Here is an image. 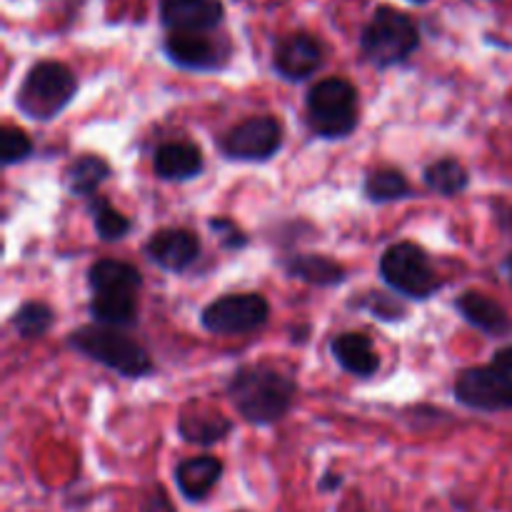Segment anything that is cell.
<instances>
[{
	"mask_svg": "<svg viewBox=\"0 0 512 512\" xmlns=\"http://www.w3.org/2000/svg\"><path fill=\"white\" fill-rule=\"evenodd\" d=\"M298 383L270 365H243L228 383V395L240 418L250 425H273L293 408Z\"/></svg>",
	"mask_w": 512,
	"mask_h": 512,
	"instance_id": "1",
	"label": "cell"
},
{
	"mask_svg": "<svg viewBox=\"0 0 512 512\" xmlns=\"http://www.w3.org/2000/svg\"><path fill=\"white\" fill-rule=\"evenodd\" d=\"M68 348L130 380L145 378L155 370L148 350L138 340L130 338L125 328L103 323L83 325L68 335Z\"/></svg>",
	"mask_w": 512,
	"mask_h": 512,
	"instance_id": "2",
	"label": "cell"
},
{
	"mask_svg": "<svg viewBox=\"0 0 512 512\" xmlns=\"http://www.w3.org/2000/svg\"><path fill=\"white\" fill-rule=\"evenodd\" d=\"M78 93V78L58 60H40L25 73L15 95V108L35 123H50L58 118Z\"/></svg>",
	"mask_w": 512,
	"mask_h": 512,
	"instance_id": "3",
	"label": "cell"
},
{
	"mask_svg": "<svg viewBox=\"0 0 512 512\" xmlns=\"http://www.w3.org/2000/svg\"><path fill=\"white\" fill-rule=\"evenodd\" d=\"M418 48V25L413 23L410 15H405L398 8H390V5L375 10L370 23L363 28V35H360L363 58L380 70L405 63Z\"/></svg>",
	"mask_w": 512,
	"mask_h": 512,
	"instance_id": "4",
	"label": "cell"
},
{
	"mask_svg": "<svg viewBox=\"0 0 512 512\" xmlns=\"http://www.w3.org/2000/svg\"><path fill=\"white\" fill-rule=\"evenodd\" d=\"M308 125L318 138H348L360 123L358 90L345 78H325L308 90L305 98Z\"/></svg>",
	"mask_w": 512,
	"mask_h": 512,
	"instance_id": "5",
	"label": "cell"
},
{
	"mask_svg": "<svg viewBox=\"0 0 512 512\" xmlns=\"http://www.w3.org/2000/svg\"><path fill=\"white\" fill-rule=\"evenodd\" d=\"M380 275L390 290L410 300H430L443 285L435 275L430 255L410 240L385 250L380 258Z\"/></svg>",
	"mask_w": 512,
	"mask_h": 512,
	"instance_id": "6",
	"label": "cell"
},
{
	"mask_svg": "<svg viewBox=\"0 0 512 512\" xmlns=\"http://www.w3.org/2000/svg\"><path fill=\"white\" fill-rule=\"evenodd\" d=\"M453 395L460 405L478 413H508L512 410V373L498 363L468 368L455 378Z\"/></svg>",
	"mask_w": 512,
	"mask_h": 512,
	"instance_id": "7",
	"label": "cell"
},
{
	"mask_svg": "<svg viewBox=\"0 0 512 512\" xmlns=\"http://www.w3.org/2000/svg\"><path fill=\"white\" fill-rule=\"evenodd\" d=\"M270 303L260 293H230L205 305L200 323L213 335H248L268 323Z\"/></svg>",
	"mask_w": 512,
	"mask_h": 512,
	"instance_id": "8",
	"label": "cell"
},
{
	"mask_svg": "<svg viewBox=\"0 0 512 512\" xmlns=\"http://www.w3.org/2000/svg\"><path fill=\"white\" fill-rule=\"evenodd\" d=\"M280 148H283V125L273 115H253L218 138L220 153L240 163H265Z\"/></svg>",
	"mask_w": 512,
	"mask_h": 512,
	"instance_id": "9",
	"label": "cell"
},
{
	"mask_svg": "<svg viewBox=\"0 0 512 512\" xmlns=\"http://www.w3.org/2000/svg\"><path fill=\"white\" fill-rule=\"evenodd\" d=\"M213 30H168L163 50L168 60L190 73H218L228 65V40L213 38Z\"/></svg>",
	"mask_w": 512,
	"mask_h": 512,
	"instance_id": "10",
	"label": "cell"
},
{
	"mask_svg": "<svg viewBox=\"0 0 512 512\" xmlns=\"http://www.w3.org/2000/svg\"><path fill=\"white\" fill-rule=\"evenodd\" d=\"M325 65V45L310 33H290L273 50V70L290 83L308 80Z\"/></svg>",
	"mask_w": 512,
	"mask_h": 512,
	"instance_id": "11",
	"label": "cell"
},
{
	"mask_svg": "<svg viewBox=\"0 0 512 512\" xmlns=\"http://www.w3.org/2000/svg\"><path fill=\"white\" fill-rule=\"evenodd\" d=\"M145 255L168 273H185L200 258V240L185 228L155 230L145 243Z\"/></svg>",
	"mask_w": 512,
	"mask_h": 512,
	"instance_id": "12",
	"label": "cell"
},
{
	"mask_svg": "<svg viewBox=\"0 0 512 512\" xmlns=\"http://www.w3.org/2000/svg\"><path fill=\"white\" fill-rule=\"evenodd\" d=\"M223 15L220 0H160V20L168 30H215Z\"/></svg>",
	"mask_w": 512,
	"mask_h": 512,
	"instance_id": "13",
	"label": "cell"
},
{
	"mask_svg": "<svg viewBox=\"0 0 512 512\" xmlns=\"http://www.w3.org/2000/svg\"><path fill=\"white\" fill-rule=\"evenodd\" d=\"M205 160L203 153L190 140H173L155 150L153 170L160 180L180 183V180H193L203 173Z\"/></svg>",
	"mask_w": 512,
	"mask_h": 512,
	"instance_id": "14",
	"label": "cell"
},
{
	"mask_svg": "<svg viewBox=\"0 0 512 512\" xmlns=\"http://www.w3.org/2000/svg\"><path fill=\"white\" fill-rule=\"evenodd\" d=\"M330 353H333L335 363L350 375H358V378H370L380 370V358L375 353L373 340L365 333L358 330H348V333H340L330 340Z\"/></svg>",
	"mask_w": 512,
	"mask_h": 512,
	"instance_id": "15",
	"label": "cell"
},
{
	"mask_svg": "<svg viewBox=\"0 0 512 512\" xmlns=\"http://www.w3.org/2000/svg\"><path fill=\"white\" fill-rule=\"evenodd\" d=\"M220 478H223V463L213 455H198L175 465V485L188 503H200L208 498Z\"/></svg>",
	"mask_w": 512,
	"mask_h": 512,
	"instance_id": "16",
	"label": "cell"
},
{
	"mask_svg": "<svg viewBox=\"0 0 512 512\" xmlns=\"http://www.w3.org/2000/svg\"><path fill=\"white\" fill-rule=\"evenodd\" d=\"M455 310L463 315L465 323L483 330L485 335H493V338H498V335H508L512 328L503 305H500L498 300L488 298L485 293H478V290H468V293L460 295V298L455 300Z\"/></svg>",
	"mask_w": 512,
	"mask_h": 512,
	"instance_id": "17",
	"label": "cell"
},
{
	"mask_svg": "<svg viewBox=\"0 0 512 512\" xmlns=\"http://www.w3.org/2000/svg\"><path fill=\"white\" fill-rule=\"evenodd\" d=\"M283 268L290 278L303 280L315 288H335L348 280V270L330 255L318 253H295L283 260Z\"/></svg>",
	"mask_w": 512,
	"mask_h": 512,
	"instance_id": "18",
	"label": "cell"
},
{
	"mask_svg": "<svg viewBox=\"0 0 512 512\" xmlns=\"http://www.w3.org/2000/svg\"><path fill=\"white\" fill-rule=\"evenodd\" d=\"M88 285L93 293H138L143 288V275L135 265L103 258L90 265Z\"/></svg>",
	"mask_w": 512,
	"mask_h": 512,
	"instance_id": "19",
	"label": "cell"
},
{
	"mask_svg": "<svg viewBox=\"0 0 512 512\" xmlns=\"http://www.w3.org/2000/svg\"><path fill=\"white\" fill-rule=\"evenodd\" d=\"M233 430V423H230L225 415H218L215 410H185L178 418V433L183 435V440L193 445H203V448H210V445L225 440Z\"/></svg>",
	"mask_w": 512,
	"mask_h": 512,
	"instance_id": "20",
	"label": "cell"
},
{
	"mask_svg": "<svg viewBox=\"0 0 512 512\" xmlns=\"http://www.w3.org/2000/svg\"><path fill=\"white\" fill-rule=\"evenodd\" d=\"M88 308L95 323L113 325V328H133L138 323L135 293H93Z\"/></svg>",
	"mask_w": 512,
	"mask_h": 512,
	"instance_id": "21",
	"label": "cell"
},
{
	"mask_svg": "<svg viewBox=\"0 0 512 512\" xmlns=\"http://www.w3.org/2000/svg\"><path fill=\"white\" fill-rule=\"evenodd\" d=\"M110 175H113V170H110L108 160H103L100 155L93 153L78 155V158L65 168V188L70 190V195L90 198Z\"/></svg>",
	"mask_w": 512,
	"mask_h": 512,
	"instance_id": "22",
	"label": "cell"
},
{
	"mask_svg": "<svg viewBox=\"0 0 512 512\" xmlns=\"http://www.w3.org/2000/svg\"><path fill=\"white\" fill-rule=\"evenodd\" d=\"M423 183L425 188L443 195V198H455L463 190H468L470 175L468 168L455 158H440L423 170Z\"/></svg>",
	"mask_w": 512,
	"mask_h": 512,
	"instance_id": "23",
	"label": "cell"
},
{
	"mask_svg": "<svg viewBox=\"0 0 512 512\" xmlns=\"http://www.w3.org/2000/svg\"><path fill=\"white\" fill-rule=\"evenodd\" d=\"M363 190H365V198H368L370 203H395V200H405L415 195L413 185L408 183V178H405L400 170H393V168H380V170H373V173H368V178H365L363 183Z\"/></svg>",
	"mask_w": 512,
	"mask_h": 512,
	"instance_id": "24",
	"label": "cell"
},
{
	"mask_svg": "<svg viewBox=\"0 0 512 512\" xmlns=\"http://www.w3.org/2000/svg\"><path fill=\"white\" fill-rule=\"evenodd\" d=\"M88 213L93 218V228L95 235L105 243H115V240H123L125 235L130 233L133 223H130L128 215H123L120 210H115L110 205L108 198L103 195H90L88 203Z\"/></svg>",
	"mask_w": 512,
	"mask_h": 512,
	"instance_id": "25",
	"label": "cell"
},
{
	"mask_svg": "<svg viewBox=\"0 0 512 512\" xmlns=\"http://www.w3.org/2000/svg\"><path fill=\"white\" fill-rule=\"evenodd\" d=\"M10 325H13L15 335H20L25 340L43 338L55 325V313L43 300H28V303H23L15 310L13 318H10Z\"/></svg>",
	"mask_w": 512,
	"mask_h": 512,
	"instance_id": "26",
	"label": "cell"
},
{
	"mask_svg": "<svg viewBox=\"0 0 512 512\" xmlns=\"http://www.w3.org/2000/svg\"><path fill=\"white\" fill-rule=\"evenodd\" d=\"M30 155H33V140L28 138V133L13 128V125H5L0 130V163L8 168V165L23 163Z\"/></svg>",
	"mask_w": 512,
	"mask_h": 512,
	"instance_id": "27",
	"label": "cell"
},
{
	"mask_svg": "<svg viewBox=\"0 0 512 512\" xmlns=\"http://www.w3.org/2000/svg\"><path fill=\"white\" fill-rule=\"evenodd\" d=\"M360 308L368 310L373 318L383 320V323H395V320L405 318V305L400 303L395 295L368 293L363 300H360Z\"/></svg>",
	"mask_w": 512,
	"mask_h": 512,
	"instance_id": "28",
	"label": "cell"
},
{
	"mask_svg": "<svg viewBox=\"0 0 512 512\" xmlns=\"http://www.w3.org/2000/svg\"><path fill=\"white\" fill-rule=\"evenodd\" d=\"M208 228L213 230L215 238L220 240L225 250H243L248 248V235L245 230L235 223L233 218H225V215H215L208 220Z\"/></svg>",
	"mask_w": 512,
	"mask_h": 512,
	"instance_id": "29",
	"label": "cell"
},
{
	"mask_svg": "<svg viewBox=\"0 0 512 512\" xmlns=\"http://www.w3.org/2000/svg\"><path fill=\"white\" fill-rule=\"evenodd\" d=\"M140 512H175V510H173V505H170L165 490L158 488L143 500V505H140Z\"/></svg>",
	"mask_w": 512,
	"mask_h": 512,
	"instance_id": "30",
	"label": "cell"
},
{
	"mask_svg": "<svg viewBox=\"0 0 512 512\" xmlns=\"http://www.w3.org/2000/svg\"><path fill=\"white\" fill-rule=\"evenodd\" d=\"M340 488H343V475H335V473H325L318 483L320 493H335V490Z\"/></svg>",
	"mask_w": 512,
	"mask_h": 512,
	"instance_id": "31",
	"label": "cell"
},
{
	"mask_svg": "<svg viewBox=\"0 0 512 512\" xmlns=\"http://www.w3.org/2000/svg\"><path fill=\"white\" fill-rule=\"evenodd\" d=\"M493 363L503 365L505 370H510V373H512V345H505V348H500L498 353H495Z\"/></svg>",
	"mask_w": 512,
	"mask_h": 512,
	"instance_id": "32",
	"label": "cell"
},
{
	"mask_svg": "<svg viewBox=\"0 0 512 512\" xmlns=\"http://www.w3.org/2000/svg\"><path fill=\"white\" fill-rule=\"evenodd\" d=\"M500 270H503V275L508 278V283L512 285V253L508 255V258L503 260V265H500Z\"/></svg>",
	"mask_w": 512,
	"mask_h": 512,
	"instance_id": "33",
	"label": "cell"
},
{
	"mask_svg": "<svg viewBox=\"0 0 512 512\" xmlns=\"http://www.w3.org/2000/svg\"><path fill=\"white\" fill-rule=\"evenodd\" d=\"M410 3H428V0H410Z\"/></svg>",
	"mask_w": 512,
	"mask_h": 512,
	"instance_id": "34",
	"label": "cell"
},
{
	"mask_svg": "<svg viewBox=\"0 0 512 512\" xmlns=\"http://www.w3.org/2000/svg\"><path fill=\"white\" fill-rule=\"evenodd\" d=\"M240 512H243V510H240Z\"/></svg>",
	"mask_w": 512,
	"mask_h": 512,
	"instance_id": "35",
	"label": "cell"
}]
</instances>
